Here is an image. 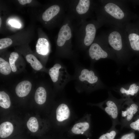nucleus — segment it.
<instances>
[{
    "instance_id": "f257e3e1",
    "label": "nucleus",
    "mask_w": 139,
    "mask_h": 139,
    "mask_svg": "<svg viewBox=\"0 0 139 139\" xmlns=\"http://www.w3.org/2000/svg\"><path fill=\"white\" fill-rule=\"evenodd\" d=\"M125 0H103L98 9L99 22L123 29L132 19L130 11Z\"/></svg>"
},
{
    "instance_id": "f03ea898",
    "label": "nucleus",
    "mask_w": 139,
    "mask_h": 139,
    "mask_svg": "<svg viewBox=\"0 0 139 139\" xmlns=\"http://www.w3.org/2000/svg\"><path fill=\"white\" fill-rule=\"evenodd\" d=\"M112 28L106 34L108 44L117 58H126L129 48L124 28L114 27Z\"/></svg>"
},
{
    "instance_id": "7ed1b4c3",
    "label": "nucleus",
    "mask_w": 139,
    "mask_h": 139,
    "mask_svg": "<svg viewBox=\"0 0 139 139\" xmlns=\"http://www.w3.org/2000/svg\"><path fill=\"white\" fill-rule=\"evenodd\" d=\"M108 98L104 101L98 104L110 117L112 121L111 128H115L116 125H120L118 117L122 105L128 99L121 98L117 99L109 94Z\"/></svg>"
},
{
    "instance_id": "20e7f679",
    "label": "nucleus",
    "mask_w": 139,
    "mask_h": 139,
    "mask_svg": "<svg viewBox=\"0 0 139 139\" xmlns=\"http://www.w3.org/2000/svg\"><path fill=\"white\" fill-rule=\"evenodd\" d=\"M94 42L89 50V56L91 59L98 60L101 59L114 58L115 55L107 42L106 34L98 40Z\"/></svg>"
},
{
    "instance_id": "39448f33",
    "label": "nucleus",
    "mask_w": 139,
    "mask_h": 139,
    "mask_svg": "<svg viewBox=\"0 0 139 139\" xmlns=\"http://www.w3.org/2000/svg\"><path fill=\"white\" fill-rule=\"evenodd\" d=\"M139 111V104L128 99L122 105L120 111L121 129L127 127Z\"/></svg>"
},
{
    "instance_id": "423d86ee",
    "label": "nucleus",
    "mask_w": 139,
    "mask_h": 139,
    "mask_svg": "<svg viewBox=\"0 0 139 139\" xmlns=\"http://www.w3.org/2000/svg\"><path fill=\"white\" fill-rule=\"evenodd\" d=\"M124 29L129 49L139 51V34L133 31L129 22Z\"/></svg>"
},
{
    "instance_id": "0eeeda50",
    "label": "nucleus",
    "mask_w": 139,
    "mask_h": 139,
    "mask_svg": "<svg viewBox=\"0 0 139 139\" xmlns=\"http://www.w3.org/2000/svg\"><path fill=\"white\" fill-rule=\"evenodd\" d=\"M117 90L123 98L132 99V97L135 96L139 92V84L133 83L121 87Z\"/></svg>"
},
{
    "instance_id": "6e6552de",
    "label": "nucleus",
    "mask_w": 139,
    "mask_h": 139,
    "mask_svg": "<svg viewBox=\"0 0 139 139\" xmlns=\"http://www.w3.org/2000/svg\"><path fill=\"white\" fill-rule=\"evenodd\" d=\"M97 25L95 23H90L88 24L85 27V35L84 42L86 46H89L92 44L95 38Z\"/></svg>"
},
{
    "instance_id": "1a4fd4ad",
    "label": "nucleus",
    "mask_w": 139,
    "mask_h": 139,
    "mask_svg": "<svg viewBox=\"0 0 139 139\" xmlns=\"http://www.w3.org/2000/svg\"><path fill=\"white\" fill-rule=\"evenodd\" d=\"M72 36L71 29L68 25H63L60 28L57 39V45L59 47L64 45L66 42L70 40Z\"/></svg>"
},
{
    "instance_id": "9d476101",
    "label": "nucleus",
    "mask_w": 139,
    "mask_h": 139,
    "mask_svg": "<svg viewBox=\"0 0 139 139\" xmlns=\"http://www.w3.org/2000/svg\"><path fill=\"white\" fill-rule=\"evenodd\" d=\"M32 84L30 82L27 80L22 81L16 85L15 91L18 97H22L27 95L31 89Z\"/></svg>"
},
{
    "instance_id": "9b49d317",
    "label": "nucleus",
    "mask_w": 139,
    "mask_h": 139,
    "mask_svg": "<svg viewBox=\"0 0 139 139\" xmlns=\"http://www.w3.org/2000/svg\"><path fill=\"white\" fill-rule=\"evenodd\" d=\"M80 80L83 82L86 81L89 84L96 83L98 80V77L95 74L92 70L89 71L86 69L83 70L79 76Z\"/></svg>"
},
{
    "instance_id": "f8f14e48",
    "label": "nucleus",
    "mask_w": 139,
    "mask_h": 139,
    "mask_svg": "<svg viewBox=\"0 0 139 139\" xmlns=\"http://www.w3.org/2000/svg\"><path fill=\"white\" fill-rule=\"evenodd\" d=\"M56 118L59 122H62L67 119L70 115V111L68 106L64 103L60 105L57 108Z\"/></svg>"
},
{
    "instance_id": "ddd939ff",
    "label": "nucleus",
    "mask_w": 139,
    "mask_h": 139,
    "mask_svg": "<svg viewBox=\"0 0 139 139\" xmlns=\"http://www.w3.org/2000/svg\"><path fill=\"white\" fill-rule=\"evenodd\" d=\"M36 47V52L39 54L45 55L49 53V42L45 38H39L38 40Z\"/></svg>"
},
{
    "instance_id": "4468645a",
    "label": "nucleus",
    "mask_w": 139,
    "mask_h": 139,
    "mask_svg": "<svg viewBox=\"0 0 139 139\" xmlns=\"http://www.w3.org/2000/svg\"><path fill=\"white\" fill-rule=\"evenodd\" d=\"M60 10V7L58 5H53L47 9L42 15L43 20L48 21L53 19L58 14Z\"/></svg>"
},
{
    "instance_id": "2eb2a0df",
    "label": "nucleus",
    "mask_w": 139,
    "mask_h": 139,
    "mask_svg": "<svg viewBox=\"0 0 139 139\" xmlns=\"http://www.w3.org/2000/svg\"><path fill=\"white\" fill-rule=\"evenodd\" d=\"M13 130V125L11 123L6 121L0 125V137L1 138H6L10 136Z\"/></svg>"
},
{
    "instance_id": "dca6fc26",
    "label": "nucleus",
    "mask_w": 139,
    "mask_h": 139,
    "mask_svg": "<svg viewBox=\"0 0 139 139\" xmlns=\"http://www.w3.org/2000/svg\"><path fill=\"white\" fill-rule=\"evenodd\" d=\"M90 124L88 121L80 122L75 124L71 129L72 132L76 134H82L88 131Z\"/></svg>"
},
{
    "instance_id": "f3484780",
    "label": "nucleus",
    "mask_w": 139,
    "mask_h": 139,
    "mask_svg": "<svg viewBox=\"0 0 139 139\" xmlns=\"http://www.w3.org/2000/svg\"><path fill=\"white\" fill-rule=\"evenodd\" d=\"M47 97V93L45 89L42 87L38 88L36 91L34 99L38 104L42 105L45 102Z\"/></svg>"
},
{
    "instance_id": "a211bd4d",
    "label": "nucleus",
    "mask_w": 139,
    "mask_h": 139,
    "mask_svg": "<svg viewBox=\"0 0 139 139\" xmlns=\"http://www.w3.org/2000/svg\"><path fill=\"white\" fill-rule=\"evenodd\" d=\"M91 4V1L89 0H80L76 6V12L80 14L86 13L90 8Z\"/></svg>"
},
{
    "instance_id": "6ab92c4d",
    "label": "nucleus",
    "mask_w": 139,
    "mask_h": 139,
    "mask_svg": "<svg viewBox=\"0 0 139 139\" xmlns=\"http://www.w3.org/2000/svg\"><path fill=\"white\" fill-rule=\"evenodd\" d=\"M25 58L27 62L30 63L31 67L34 70L39 71L43 68L41 63L33 55L28 54L26 56Z\"/></svg>"
},
{
    "instance_id": "aec40b11",
    "label": "nucleus",
    "mask_w": 139,
    "mask_h": 139,
    "mask_svg": "<svg viewBox=\"0 0 139 139\" xmlns=\"http://www.w3.org/2000/svg\"><path fill=\"white\" fill-rule=\"evenodd\" d=\"M11 102L8 95L4 91L0 92V106L2 107L7 109L11 105Z\"/></svg>"
},
{
    "instance_id": "412c9836",
    "label": "nucleus",
    "mask_w": 139,
    "mask_h": 139,
    "mask_svg": "<svg viewBox=\"0 0 139 139\" xmlns=\"http://www.w3.org/2000/svg\"><path fill=\"white\" fill-rule=\"evenodd\" d=\"M61 67L60 65L56 63L49 70V74L53 82H55L57 81L59 75V70Z\"/></svg>"
},
{
    "instance_id": "4be33fe9",
    "label": "nucleus",
    "mask_w": 139,
    "mask_h": 139,
    "mask_svg": "<svg viewBox=\"0 0 139 139\" xmlns=\"http://www.w3.org/2000/svg\"><path fill=\"white\" fill-rule=\"evenodd\" d=\"M11 69L9 63L1 57L0 58V72L6 75L11 72Z\"/></svg>"
},
{
    "instance_id": "5701e85b",
    "label": "nucleus",
    "mask_w": 139,
    "mask_h": 139,
    "mask_svg": "<svg viewBox=\"0 0 139 139\" xmlns=\"http://www.w3.org/2000/svg\"><path fill=\"white\" fill-rule=\"evenodd\" d=\"M27 126L28 129L32 132L37 131L38 129L39 125L37 118L34 117H31L27 123Z\"/></svg>"
},
{
    "instance_id": "b1692460",
    "label": "nucleus",
    "mask_w": 139,
    "mask_h": 139,
    "mask_svg": "<svg viewBox=\"0 0 139 139\" xmlns=\"http://www.w3.org/2000/svg\"><path fill=\"white\" fill-rule=\"evenodd\" d=\"M118 131L116 128H111L101 135L98 139H115Z\"/></svg>"
},
{
    "instance_id": "393cba45",
    "label": "nucleus",
    "mask_w": 139,
    "mask_h": 139,
    "mask_svg": "<svg viewBox=\"0 0 139 139\" xmlns=\"http://www.w3.org/2000/svg\"><path fill=\"white\" fill-rule=\"evenodd\" d=\"M19 57L18 54L16 52H12L10 55L9 58V63L12 71L13 72L16 71L17 68L15 65V62Z\"/></svg>"
},
{
    "instance_id": "a878e982",
    "label": "nucleus",
    "mask_w": 139,
    "mask_h": 139,
    "mask_svg": "<svg viewBox=\"0 0 139 139\" xmlns=\"http://www.w3.org/2000/svg\"><path fill=\"white\" fill-rule=\"evenodd\" d=\"M135 116L136 117H134L127 128L134 130L139 131V115Z\"/></svg>"
},
{
    "instance_id": "bb28decb",
    "label": "nucleus",
    "mask_w": 139,
    "mask_h": 139,
    "mask_svg": "<svg viewBox=\"0 0 139 139\" xmlns=\"http://www.w3.org/2000/svg\"><path fill=\"white\" fill-rule=\"evenodd\" d=\"M12 43V40L9 38H5L0 39V49L6 48L10 46Z\"/></svg>"
},
{
    "instance_id": "cd10ccee",
    "label": "nucleus",
    "mask_w": 139,
    "mask_h": 139,
    "mask_svg": "<svg viewBox=\"0 0 139 139\" xmlns=\"http://www.w3.org/2000/svg\"><path fill=\"white\" fill-rule=\"evenodd\" d=\"M115 139H136V135L134 132L132 131L124 134L120 137Z\"/></svg>"
},
{
    "instance_id": "c85d7f7f",
    "label": "nucleus",
    "mask_w": 139,
    "mask_h": 139,
    "mask_svg": "<svg viewBox=\"0 0 139 139\" xmlns=\"http://www.w3.org/2000/svg\"><path fill=\"white\" fill-rule=\"evenodd\" d=\"M9 24L12 26L14 27L19 28L21 27L20 24L17 21L11 20L9 21Z\"/></svg>"
},
{
    "instance_id": "c756f323",
    "label": "nucleus",
    "mask_w": 139,
    "mask_h": 139,
    "mask_svg": "<svg viewBox=\"0 0 139 139\" xmlns=\"http://www.w3.org/2000/svg\"><path fill=\"white\" fill-rule=\"evenodd\" d=\"M18 1L20 4L22 5L29 3L32 1L31 0H18Z\"/></svg>"
},
{
    "instance_id": "7c9ffc66",
    "label": "nucleus",
    "mask_w": 139,
    "mask_h": 139,
    "mask_svg": "<svg viewBox=\"0 0 139 139\" xmlns=\"http://www.w3.org/2000/svg\"><path fill=\"white\" fill-rule=\"evenodd\" d=\"M1 22H2L1 19V18H0V27H1Z\"/></svg>"
}]
</instances>
